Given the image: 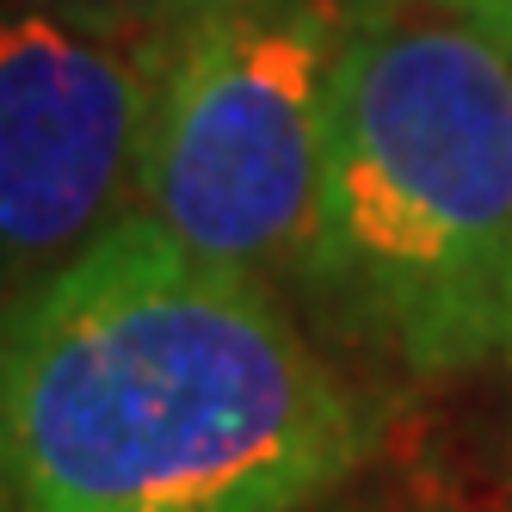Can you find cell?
<instances>
[{"label":"cell","mask_w":512,"mask_h":512,"mask_svg":"<svg viewBox=\"0 0 512 512\" xmlns=\"http://www.w3.org/2000/svg\"><path fill=\"white\" fill-rule=\"evenodd\" d=\"M13 512H309L371 457V408L278 290L118 216L0 346Z\"/></svg>","instance_id":"6da1fadb"},{"label":"cell","mask_w":512,"mask_h":512,"mask_svg":"<svg viewBox=\"0 0 512 512\" xmlns=\"http://www.w3.org/2000/svg\"><path fill=\"white\" fill-rule=\"evenodd\" d=\"M303 278L408 371L512 364V44L451 0L352 19Z\"/></svg>","instance_id":"7a4b0ae2"},{"label":"cell","mask_w":512,"mask_h":512,"mask_svg":"<svg viewBox=\"0 0 512 512\" xmlns=\"http://www.w3.org/2000/svg\"><path fill=\"white\" fill-rule=\"evenodd\" d=\"M346 31L340 0H167L130 216L266 284L303 278Z\"/></svg>","instance_id":"3957f363"},{"label":"cell","mask_w":512,"mask_h":512,"mask_svg":"<svg viewBox=\"0 0 512 512\" xmlns=\"http://www.w3.org/2000/svg\"><path fill=\"white\" fill-rule=\"evenodd\" d=\"M167 0L0 7V266L62 272L130 216Z\"/></svg>","instance_id":"277c9868"},{"label":"cell","mask_w":512,"mask_h":512,"mask_svg":"<svg viewBox=\"0 0 512 512\" xmlns=\"http://www.w3.org/2000/svg\"><path fill=\"white\" fill-rule=\"evenodd\" d=\"M463 19H475L482 31H494L500 44H512V0H451Z\"/></svg>","instance_id":"5b68a950"},{"label":"cell","mask_w":512,"mask_h":512,"mask_svg":"<svg viewBox=\"0 0 512 512\" xmlns=\"http://www.w3.org/2000/svg\"><path fill=\"white\" fill-rule=\"evenodd\" d=\"M0 512H13V457H7V395H0Z\"/></svg>","instance_id":"8992f818"},{"label":"cell","mask_w":512,"mask_h":512,"mask_svg":"<svg viewBox=\"0 0 512 512\" xmlns=\"http://www.w3.org/2000/svg\"><path fill=\"white\" fill-rule=\"evenodd\" d=\"M340 7H346L352 19H364V13H383V7H395V0H340Z\"/></svg>","instance_id":"52a82bcc"}]
</instances>
